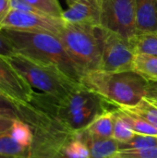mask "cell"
I'll return each instance as SVG.
<instances>
[{
    "label": "cell",
    "mask_w": 157,
    "mask_h": 158,
    "mask_svg": "<svg viewBox=\"0 0 157 158\" xmlns=\"http://www.w3.org/2000/svg\"><path fill=\"white\" fill-rule=\"evenodd\" d=\"M30 104L63 131L74 134L85 130L101 114L111 110L107 106L112 105L81 83L63 98L34 93Z\"/></svg>",
    "instance_id": "obj_1"
},
{
    "label": "cell",
    "mask_w": 157,
    "mask_h": 158,
    "mask_svg": "<svg viewBox=\"0 0 157 158\" xmlns=\"http://www.w3.org/2000/svg\"><path fill=\"white\" fill-rule=\"evenodd\" d=\"M81 84L115 106H131L144 97L157 99V82L148 81L135 70L90 71L82 76Z\"/></svg>",
    "instance_id": "obj_2"
},
{
    "label": "cell",
    "mask_w": 157,
    "mask_h": 158,
    "mask_svg": "<svg viewBox=\"0 0 157 158\" xmlns=\"http://www.w3.org/2000/svg\"><path fill=\"white\" fill-rule=\"evenodd\" d=\"M0 31L10 41L16 52L32 60L58 68L81 83V73L72 61L57 35L46 31H29L2 28Z\"/></svg>",
    "instance_id": "obj_3"
},
{
    "label": "cell",
    "mask_w": 157,
    "mask_h": 158,
    "mask_svg": "<svg viewBox=\"0 0 157 158\" xmlns=\"http://www.w3.org/2000/svg\"><path fill=\"white\" fill-rule=\"evenodd\" d=\"M6 59L32 88L56 98L65 97L80 84L58 68L32 60L21 54L17 53Z\"/></svg>",
    "instance_id": "obj_4"
},
{
    "label": "cell",
    "mask_w": 157,
    "mask_h": 158,
    "mask_svg": "<svg viewBox=\"0 0 157 158\" xmlns=\"http://www.w3.org/2000/svg\"><path fill=\"white\" fill-rule=\"evenodd\" d=\"M57 37L81 76L100 69L101 48L94 26L66 22Z\"/></svg>",
    "instance_id": "obj_5"
},
{
    "label": "cell",
    "mask_w": 157,
    "mask_h": 158,
    "mask_svg": "<svg viewBox=\"0 0 157 158\" xmlns=\"http://www.w3.org/2000/svg\"><path fill=\"white\" fill-rule=\"evenodd\" d=\"M101 48L100 70L119 72L134 70L135 55L130 47L129 42L119 34L101 26L95 27Z\"/></svg>",
    "instance_id": "obj_6"
},
{
    "label": "cell",
    "mask_w": 157,
    "mask_h": 158,
    "mask_svg": "<svg viewBox=\"0 0 157 158\" xmlns=\"http://www.w3.org/2000/svg\"><path fill=\"white\" fill-rule=\"evenodd\" d=\"M99 3L100 26L129 42L138 32L135 0H99Z\"/></svg>",
    "instance_id": "obj_7"
},
{
    "label": "cell",
    "mask_w": 157,
    "mask_h": 158,
    "mask_svg": "<svg viewBox=\"0 0 157 158\" xmlns=\"http://www.w3.org/2000/svg\"><path fill=\"white\" fill-rule=\"evenodd\" d=\"M65 25L66 22L61 18L10 9L1 24L0 29L6 28L19 31H46L58 35Z\"/></svg>",
    "instance_id": "obj_8"
},
{
    "label": "cell",
    "mask_w": 157,
    "mask_h": 158,
    "mask_svg": "<svg viewBox=\"0 0 157 158\" xmlns=\"http://www.w3.org/2000/svg\"><path fill=\"white\" fill-rule=\"evenodd\" d=\"M34 93L32 87L7 59L0 56V94L18 104L28 105L31 102Z\"/></svg>",
    "instance_id": "obj_9"
},
{
    "label": "cell",
    "mask_w": 157,
    "mask_h": 158,
    "mask_svg": "<svg viewBox=\"0 0 157 158\" xmlns=\"http://www.w3.org/2000/svg\"><path fill=\"white\" fill-rule=\"evenodd\" d=\"M61 19L67 23L100 26V3L94 1H77L68 5Z\"/></svg>",
    "instance_id": "obj_10"
},
{
    "label": "cell",
    "mask_w": 157,
    "mask_h": 158,
    "mask_svg": "<svg viewBox=\"0 0 157 158\" xmlns=\"http://www.w3.org/2000/svg\"><path fill=\"white\" fill-rule=\"evenodd\" d=\"M88 147L90 158H114L119 151L118 142L111 139L94 138L88 134L85 130L75 133Z\"/></svg>",
    "instance_id": "obj_11"
},
{
    "label": "cell",
    "mask_w": 157,
    "mask_h": 158,
    "mask_svg": "<svg viewBox=\"0 0 157 158\" xmlns=\"http://www.w3.org/2000/svg\"><path fill=\"white\" fill-rule=\"evenodd\" d=\"M138 31H157V0H135Z\"/></svg>",
    "instance_id": "obj_12"
},
{
    "label": "cell",
    "mask_w": 157,
    "mask_h": 158,
    "mask_svg": "<svg viewBox=\"0 0 157 158\" xmlns=\"http://www.w3.org/2000/svg\"><path fill=\"white\" fill-rule=\"evenodd\" d=\"M116 108L108 110L98 116L85 129V131L94 138L111 139L113 137L114 131Z\"/></svg>",
    "instance_id": "obj_13"
},
{
    "label": "cell",
    "mask_w": 157,
    "mask_h": 158,
    "mask_svg": "<svg viewBox=\"0 0 157 158\" xmlns=\"http://www.w3.org/2000/svg\"><path fill=\"white\" fill-rule=\"evenodd\" d=\"M134 55L157 56V31H138L129 40Z\"/></svg>",
    "instance_id": "obj_14"
},
{
    "label": "cell",
    "mask_w": 157,
    "mask_h": 158,
    "mask_svg": "<svg viewBox=\"0 0 157 158\" xmlns=\"http://www.w3.org/2000/svg\"><path fill=\"white\" fill-rule=\"evenodd\" d=\"M118 108L142 118L157 130V99L144 97L131 106H117Z\"/></svg>",
    "instance_id": "obj_15"
},
{
    "label": "cell",
    "mask_w": 157,
    "mask_h": 158,
    "mask_svg": "<svg viewBox=\"0 0 157 158\" xmlns=\"http://www.w3.org/2000/svg\"><path fill=\"white\" fill-rule=\"evenodd\" d=\"M133 69L148 81L157 82V56L136 55Z\"/></svg>",
    "instance_id": "obj_16"
},
{
    "label": "cell",
    "mask_w": 157,
    "mask_h": 158,
    "mask_svg": "<svg viewBox=\"0 0 157 158\" xmlns=\"http://www.w3.org/2000/svg\"><path fill=\"white\" fill-rule=\"evenodd\" d=\"M0 155L11 158H29L30 148L18 143L7 131L0 134Z\"/></svg>",
    "instance_id": "obj_17"
},
{
    "label": "cell",
    "mask_w": 157,
    "mask_h": 158,
    "mask_svg": "<svg viewBox=\"0 0 157 158\" xmlns=\"http://www.w3.org/2000/svg\"><path fill=\"white\" fill-rule=\"evenodd\" d=\"M55 158H90L86 144L75 135L73 140L64 142Z\"/></svg>",
    "instance_id": "obj_18"
},
{
    "label": "cell",
    "mask_w": 157,
    "mask_h": 158,
    "mask_svg": "<svg viewBox=\"0 0 157 158\" xmlns=\"http://www.w3.org/2000/svg\"><path fill=\"white\" fill-rule=\"evenodd\" d=\"M9 133L18 143L23 147L31 149V146L33 143L34 132L30 124L21 119H15Z\"/></svg>",
    "instance_id": "obj_19"
},
{
    "label": "cell",
    "mask_w": 157,
    "mask_h": 158,
    "mask_svg": "<svg viewBox=\"0 0 157 158\" xmlns=\"http://www.w3.org/2000/svg\"><path fill=\"white\" fill-rule=\"evenodd\" d=\"M118 108V107H117ZM118 111L121 118L129 124V126L132 129V131L136 134L141 135H150V136H156L157 137V130L149 124L147 121L143 119L140 117H137L131 113L123 111L119 108H118Z\"/></svg>",
    "instance_id": "obj_20"
},
{
    "label": "cell",
    "mask_w": 157,
    "mask_h": 158,
    "mask_svg": "<svg viewBox=\"0 0 157 158\" xmlns=\"http://www.w3.org/2000/svg\"><path fill=\"white\" fill-rule=\"evenodd\" d=\"M136 133L132 131V129L129 126V124L121 118L119 115L118 108H116V118L114 124V131H113V139L118 142L119 143H127L130 141Z\"/></svg>",
    "instance_id": "obj_21"
},
{
    "label": "cell",
    "mask_w": 157,
    "mask_h": 158,
    "mask_svg": "<svg viewBox=\"0 0 157 158\" xmlns=\"http://www.w3.org/2000/svg\"><path fill=\"white\" fill-rule=\"evenodd\" d=\"M152 147H157L156 136L136 134L130 141L118 144L119 151L131 150V149H144V148H152Z\"/></svg>",
    "instance_id": "obj_22"
},
{
    "label": "cell",
    "mask_w": 157,
    "mask_h": 158,
    "mask_svg": "<svg viewBox=\"0 0 157 158\" xmlns=\"http://www.w3.org/2000/svg\"><path fill=\"white\" fill-rule=\"evenodd\" d=\"M24 1L34 6L41 12L52 17L61 18L62 13L64 11L58 0H24Z\"/></svg>",
    "instance_id": "obj_23"
},
{
    "label": "cell",
    "mask_w": 157,
    "mask_h": 158,
    "mask_svg": "<svg viewBox=\"0 0 157 158\" xmlns=\"http://www.w3.org/2000/svg\"><path fill=\"white\" fill-rule=\"evenodd\" d=\"M0 114L14 119L23 120L22 105L18 104L0 94Z\"/></svg>",
    "instance_id": "obj_24"
},
{
    "label": "cell",
    "mask_w": 157,
    "mask_h": 158,
    "mask_svg": "<svg viewBox=\"0 0 157 158\" xmlns=\"http://www.w3.org/2000/svg\"><path fill=\"white\" fill-rule=\"evenodd\" d=\"M114 158H157V147L118 151Z\"/></svg>",
    "instance_id": "obj_25"
},
{
    "label": "cell",
    "mask_w": 157,
    "mask_h": 158,
    "mask_svg": "<svg viewBox=\"0 0 157 158\" xmlns=\"http://www.w3.org/2000/svg\"><path fill=\"white\" fill-rule=\"evenodd\" d=\"M17 54L10 41L0 31V56L6 58Z\"/></svg>",
    "instance_id": "obj_26"
},
{
    "label": "cell",
    "mask_w": 157,
    "mask_h": 158,
    "mask_svg": "<svg viewBox=\"0 0 157 158\" xmlns=\"http://www.w3.org/2000/svg\"><path fill=\"white\" fill-rule=\"evenodd\" d=\"M14 120L15 119L10 117L0 114V134L9 131Z\"/></svg>",
    "instance_id": "obj_27"
},
{
    "label": "cell",
    "mask_w": 157,
    "mask_h": 158,
    "mask_svg": "<svg viewBox=\"0 0 157 158\" xmlns=\"http://www.w3.org/2000/svg\"><path fill=\"white\" fill-rule=\"evenodd\" d=\"M11 9L10 0H0V27Z\"/></svg>",
    "instance_id": "obj_28"
},
{
    "label": "cell",
    "mask_w": 157,
    "mask_h": 158,
    "mask_svg": "<svg viewBox=\"0 0 157 158\" xmlns=\"http://www.w3.org/2000/svg\"><path fill=\"white\" fill-rule=\"evenodd\" d=\"M68 5L71 4V3H74V2H77V1H94V0H67Z\"/></svg>",
    "instance_id": "obj_29"
},
{
    "label": "cell",
    "mask_w": 157,
    "mask_h": 158,
    "mask_svg": "<svg viewBox=\"0 0 157 158\" xmlns=\"http://www.w3.org/2000/svg\"><path fill=\"white\" fill-rule=\"evenodd\" d=\"M0 158H11V157H7V156H1V155H0Z\"/></svg>",
    "instance_id": "obj_30"
}]
</instances>
